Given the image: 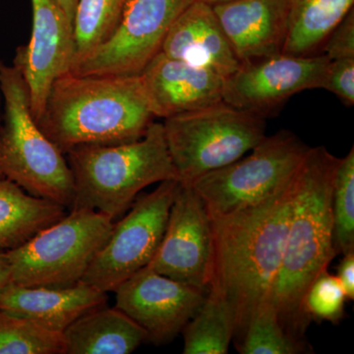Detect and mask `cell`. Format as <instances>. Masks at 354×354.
I'll return each instance as SVG.
<instances>
[{"mask_svg": "<svg viewBox=\"0 0 354 354\" xmlns=\"http://www.w3.org/2000/svg\"><path fill=\"white\" fill-rule=\"evenodd\" d=\"M127 0H78L73 17L74 65L90 55L115 32ZM71 67V68H72Z\"/></svg>", "mask_w": 354, "mask_h": 354, "instance_id": "23", "label": "cell"}, {"mask_svg": "<svg viewBox=\"0 0 354 354\" xmlns=\"http://www.w3.org/2000/svg\"><path fill=\"white\" fill-rule=\"evenodd\" d=\"M6 178V177L3 176V174H2L1 169H0V179Z\"/></svg>", "mask_w": 354, "mask_h": 354, "instance_id": "34", "label": "cell"}, {"mask_svg": "<svg viewBox=\"0 0 354 354\" xmlns=\"http://www.w3.org/2000/svg\"><path fill=\"white\" fill-rule=\"evenodd\" d=\"M162 53L186 64L212 70L223 79L241 65L213 6L200 0H194L171 26Z\"/></svg>", "mask_w": 354, "mask_h": 354, "instance_id": "17", "label": "cell"}, {"mask_svg": "<svg viewBox=\"0 0 354 354\" xmlns=\"http://www.w3.org/2000/svg\"><path fill=\"white\" fill-rule=\"evenodd\" d=\"M1 99H2L1 94H0V104H1Z\"/></svg>", "mask_w": 354, "mask_h": 354, "instance_id": "35", "label": "cell"}, {"mask_svg": "<svg viewBox=\"0 0 354 354\" xmlns=\"http://www.w3.org/2000/svg\"><path fill=\"white\" fill-rule=\"evenodd\" d=\"M10 281V268L6 253L0 252V288Z\"/></svg>", "mask_w": 354, "mask_h": 354, "instance_id": "31", "label": "cell"}, {"mask_svg": "<svg viewBox=\"0 0 354 354\" xmlns=\"http://www.w3.org/2000/svg\"><path fill=\"white\" fill-rule=\"evenodd\" d=\"M200 1L206 2L209 6H215V4L223 3V2L232 1V0H200Z\"/></svg>", "mask_w": 354, "mask_h": 354, "instance_id": "33", "label": "cell"}, {"mask_svg": "<svg viewBox=\"0 0 354 354\" xmlns=\"http://www.w3.org/2000/svg\"><path fill=\"white\" fill-rule=\"evenodd\" d=\"M3 123L0 127V169L32 196L73 206L75 189L65 155L39 128L20 65L0 62Z\"/></svg>", "mask_w": 354, "mask_h": 354, "instance_id": "5", "label": "cell"}, {"mask_svg": "<svg viewBox=\"0 0 354 354\" xmlns=\"http://www.w3.org/2000/svg\"><path fill=\"white\" fill-rule=\"evenodd\" d=\"M114 221L94 209L72 208L6 256L10 281L25 286L68 288L80 283L108 241Z\"/></svg>", "mask_w": 354, "mask_h": 354, "instance_id": "6", "label": "cell"}, {"mask_svg": "<svg viewBox=\"0 0 354 354\" xmlns=\"http://www.w3.org/2000/svg\"><path fill=\"white\" fill-rule=\"evenodd\" d=\"M32 35L29 44L16 50L29 88L35 120L41 118L51 84L70 72L75 57L73 25L59 0H31Z\"/></svg>", "mask_w": 354, "mask_h": 354, "instance_id": "14", "label": "cell"}, {"mask_svg": "<svg viewBox=\"0 0 354 354\" xmlns=\"http://www.w3.org/2000/svg\"><path fill=\"white\" fill-rule=\"evenodd\" d=\"M323 46L330 60L354 58V9L333 30Z\"/></svg>", "mask_w": 354, "mask_h": 354, "instance_id": "29", "label": "cell"}, {"mask_svg": "<svg viewBox=\"0 0 354 354\" xmlns=\"http://www.w3.org/2000/svg\"><path fill=\"white\" fill-rule=\"evenodd\" d=\"M65 354H130L147 333L124 312L106 306L79 317L64 332Z\"/></svg>", "mask_w": 354, "mask_h": 354, "instance_id": "19", "label": "cell"}, {"mask_svg": "<svg viewBox=\"0 0 354 354\" xmlns=\"http://www.w3.org/2000/svg\"><path fill=\"white\" fill-rule=\"evenodd\" d=\"M335 244L337 253L354 251V148L341 158L332 196Z\"/></svg>", "mask_w": 354, "mask_h": 354, "instance_id": "26", "label": "cell"}, {"mask_svg": "<svg viewBox=\"0 0 354 354\" xmlns=\"http://www.w3.org/2000/svg\"><path fill=\"white\" fill-rule=\"evenodd\" d=\"M116 308L147 333V342L169 344L183 333L208 291L167 278L146 266L114 290Z\"/></svg>", "mask_w": 354, "mask_h": 354, "instance_id": "13", "label": "cell"}, {"mask_svg": "<svg viewBox=\"0 0 354 354\" xmlns=\"http://www.w3.org/2000/svg\"><path fill=\"white\" fill-rule=\"evenodd\" d=\"M183 334L184 354H227L234 339V324L223 300L208 291Z\"/></svg>", "mask_w": 354, "mask_h": 354, "instance_id": "22", "label": "cell"}, {"mask_svg": "<svg viewBox=\"0 0 354 354\" xmlns=\"http://www.w3.org/2000/svg\"><path fill=\"white\" fill-rule=\"evenodd\" d=\"M337 279L342 283L348 300L354 299V251L344 254L337 267Z\"/></svg>", "mask_w": 354, "mask_h": 354, "instance_id": "30", "label": "cell"}, {"mask_svg": "<svg viewBox=\"0 0 354 354\" xmlns=\"http://www.w3.org/2000/svg\"><path fill=\"white\" fill-rule=\"evenodd\" d=\"M324 90L337 95L346 106L354 104V58L330 60Z\"/></svg>", "mask_w": 354, "mask_h": 354, "instance_id": "28", "label": "cell"}, {"mask_svg": "<svg viewBox=\"0 0 354 354\" xmlns=\"http://www.w3.org/2000/svg\"><path fill=\"white\" fill-rule=\"evenodd\" d=\"M310 147L295 133L266 136L246 157L198 177L192 187L209 215H223L285 189Z\"/></svg>", "mask_w": 354, "mask_h": 354, "instance_id": "8", "label": "cell"}, {"mask_svg": "<svg viewBox=\"0 0 354 354\" xmlns=\"http://www.w3.org/2000/svg\"><path fill=\"white\" fill-rule=\"evenodd\" d=\"M212 262L211 218L192 185L181 183L164 237L148 267L167 278L208 291Z\"/></svg>", "mask_w": 354, "mask_h": 354, "instance_id": "12", "label": "cell"}, {"mask_svg": "<svg viewBox=\"0 0 354 354\" xmlns=\"http://www.w3.org/2000/svg\"><path fill=\"white\" fill-rule=\"evenodd\" d=\"M339 160L325 147H310L291 181L290 223L270 301L283 329L301 344L311 323L304 308L307 291L339 254L332 196Z\"/></svg>", "mask_w": 354, "mask_h": 354, "instance_id": "2", "label": "cell"}, {"mask_svg": "<svg viewBox=\"0 0 354 354\" xmlns=\"http://www.w3.org/2000/svg\"><path fill=\"white\" fill-rule=\"evenodd\" d=\"M180 185L178 179L162 181L153 192L133 203L129 213L114 223L108 241L81 281L109 292L150 264Z\"/></svg>", "mask_w": 354, "mask_h": 354, "instance_id": "9", "label": "cell"}, {"mask_svg": "<svg viewBox=\"0 0 354 354\" xmlns=\"http://www.w3.org/2000/svg\"><path fill=\"white\" fill-rule=\"evenodd\" d=\"M108 292L84 283L68 288L25 286L9 281L0 288V309L64 333L79 317L106 306Z\"/></svg>", "mask_w": 354, "mask_h": 354, "instance_id": "18", "label": "cell"}, {"mask_svg": "<svg viewBox=\"0 0 354 354\" xmlns=\"http://www.w3.org/2000/svg\"><path fill=\"white\" fill-rule=\"evenodd\" d=\"M162 124L177 178L188 184L239 160L266 137L264 118L223 102Z\"/></svg>", "mask_w": 354, "mask_h": 354, "instance_id": "7", "label": "cell"}, {"mask_svg": "<svg viewBox=\"0 0 354 354\" xmlns=\"http://www.w3.org/2000/svg\"><path fill=\"white\" fill-rule=\"evenodd\" d=\"M346 300V292L337 277L326 271L315 279L307 291L305 312L311 321L339 324L344 317Z\"/></svg>", "mask_w": 354, "mask_h": 354, "instance_id": "27", "label": "cell"}, {"mask_svg": "<svg viewBox=\"0 0 354 354\" xmlns=\"http://www.w3.org/2000/svg\"><path fill=\"white\" fill-rule=\"evenodd\" d=\"M77 1L78 0H59L60 4H62V8H64V12L72 25H73L74 12H75Z\"/></svg>", "mask_w": 354, "mask_h": 354, "instance_id": "32", "label": "cell"}, {"mask_svg": "<svg viewBox=\"0 0 354 354\" xmlns=\"http://www.w3.org/2000/svg\"><path fill=\"white\" fill-rule=\"evenodd\" d=\"M64 155L75 189L72 208L94 209L113 221L148 186L178 179L162 122L153 121L137 141L78 146Z\"/></svg>", "mask_w": 354, "mask_h": 354, "instance_id": "4", "label": "cell"}, {"mask_svg": "<svg viewBox=\"0 0 354 354\" xmlns=\"http://www.w3.org/2000/svg\"><path fill=\"white\" fill-rule=\"evenodd\" d=\"M139 75L155 118L165 120L223 102V77L162 51Z\"/></svg>", "mask_w": 354, "mask_h": 354, "instance_id": "15", "label": "cell"}, {"mask_svg": "<svg viewBox=\"0 0 354 354\" xmlns=\"http://www.w3.org/2000/svg\"><path fill=\"white\" fill-rule=\"evenodd\" d=\"M212 6L241 64L283 53L290 0H232Z\"/></svg>", "mask_w": 354, "mask_h": 354, "instance_id": "16", "label": "cell"}, {"mask_svg": "<svg viewBox=\"0 0 354 354\" xmlns=\"http://www.w3.org/2000/svg\"><path fill=\"white\" fill-rule=\"evenodd\" d=\"M153 118L140 75L80 76L67 72L51 84L37 122L65 153L78 146L137 141Z\"/></svg>", "mask_w": 354, "mask_h": 354, "instance_id": "3", "label": "cell"}, {"mask_svg": "<svg viewBox=\"0 0 354 354\" xmlns=\"http://www.w3.org/2000/svg\"><path fill=\"white\" fill-rule=\"evenodd\" d=\"M290 29L283 55L310 57L346 14L354 0H290Z\"/></svg>", "mask_w": 354, "mask_h": 354, "instance_id": "21", "label": "cell"}, {"mask_svg": "<svg viewBox=\"0 0 354 354\" xmlns=\"http://www.w3.org/2000/svg\"><path fill=\"white\" fill-rule=\"evenodd\" d=\"M329 64L325 55L295 57L283 53L243 62L225 79L223 102L266 118L293 95L323 88Z\"/></svg>", "mask_w": 354, "mask_h": 354, "instance_id": "11", "label": "cell"}, {"mask_svg": "<svg viewBox=\"0 0 354 354\" xmlns=\"http://www.w3.org/2000/svg\"><path fill=\"white\" fill-rule=\"evenodd\" d=\"M237 351L242 354H297L304 353L305 348L283 329L276 308L268 300L251 318Z\"/></svg>", "mask_w": 354, "mask_h": 354, "instance_id": "25", "label": "cell"}, {"mask_svg": "<svg viewBox=\"0 0 354 354\" xmlns=\"http://www.w3.org/2000/svg\"><path fill=\"white\" fill-rule=\"evenodd\" d=\"M0 354H65L64 333L0 309Z\"/></svg>", "mask_w": 354, "mask_h": 354, "instance_id": "24", "label": "cell"}, {"mask_svg": "<svg viewBox=\"0 0 354 354\" xmlns=\"http://www.w3.org/2000/svg\"><path fill=\"white\" fill-rule=\"evenodd\" d=\"M194 0H127L120 25L104 44L70 72L80 76L139 75L171 26Z\"/></svg>", "mask_w": 354, "mask_h": 354, "instance_id": "10", "label": "cell"}, {"mask_svg": "<svg viewBox=\"0 0 354 354\" xmlns=\"http://www.w3.org/2000/svg\"><path fill=\"white\" fill-rule=\"evenodd\" d=\"M66 214L62 205L32 196L9 179H0V249L22 245Z\"/></svg>", "mask_w": 354, "mask_h": 354, "instance_id": "20", "label": "cell"}, {"mask_svg": "<svg viewBox=\"0 0 354 354\" xmlns=\"http://www.w3.org/2000/svg\"><path fill=\"white\" fill-rule=\"evenodd\" d=\"M291 181L262 201L209 215L213 262L208 291L230 312L236 348L254 314L270 300L278 276L292 204Z\"/></svg>", "mask_w": 354, "mask_h": 354, "instance_id": "1", "label": "cell"}]
</instances>
